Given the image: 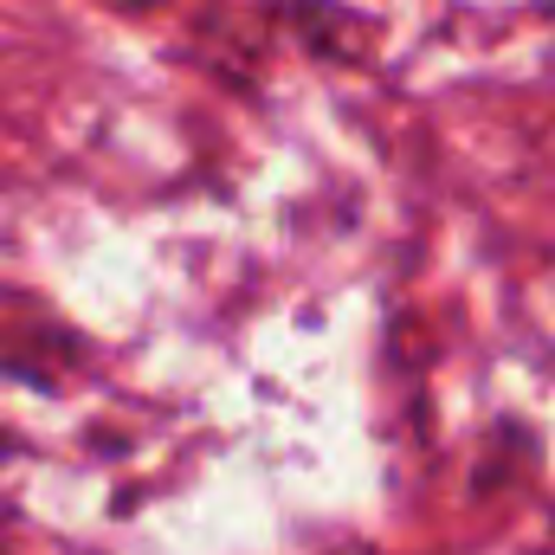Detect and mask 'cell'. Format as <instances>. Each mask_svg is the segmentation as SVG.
Wrapping results in <instances>:
<instances>
[]
</instances>
